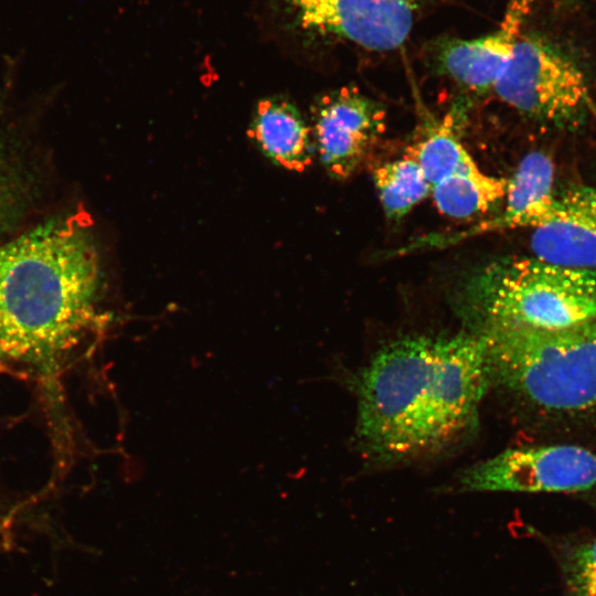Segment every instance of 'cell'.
Wrapping results in <instances>:
<instances>
[{
	"instance_id": "cell-5",
	"label": "cell",
	"mask_w": 596,
	"mask_h": 596,
	"mask_svg": "<svg viewBox=\"0 0 596 596\" xmlns=\"http://www.w3.org/2000/svg\"><path fill=\"white\" fill-rule=\"evenodd\" d=\"M493 92L521 114L547 123L572 120L589 102L582 71L551 45L532 36L520 35Z\"/></svg>"
},
{
	"instance_id": "cell-14",
	"label": "cell",
	"mask_w": 596,
	"mask_h": 596,
	"mask_svg": "<svg viewBox=\"0 0 596 596\" xmlns=\"http://www.w3.org/2000/svg\"><path fill=\"white\" fill-rule=\"evenodd\" d=\"M372 178L384 214L392 221L404 217L432 192L422 168L407 153L377 166Z\"/></svg>"
},
{
	"instance_id": "cell-15",
	"label": "cell",
	"mask_w": 596,
	"mask_h": 596,
	"mask_svg": "<svg viewBox=\"0 0 596 596\" xmlns=\"http://www.w3.org/2000/svg\"><path fill=\"white\" fill-rule=\"evenodd\" d=\"M422 168L430 187L454 174L478 167L450 125H440L407 149Z\"/></svg>"
},
{
	"instance_id": "cell-7",
	"label": "cell",
	"mask_w": 596,
	"mask_h": 596,
	"mask_svg": "<svg viewBox=\"0 0 596 596\" xmlns=\"http://www.w3.org/2000/svg\"><path fill=\"white\" fill-rule=\"evenodd\" d=\"M302 29L374 52L408 39L421 0H285Z\"/></svg>"
},
{
	"instance_id": "cell-6",
	"label": "cell",
	"mask_w": 596,
	"mask_h": 596,
	"mask_svg": "<svg viewBox=\"0 0 596 596\" xmlns=\"http://www.w3.org/2000/svg\"><path fill=\"white\" fill-rule=\"evenodd\" d=\"M467 492H576L596 488V453L578 445L509 448L461 472Z\"/></svg>"
},
{
	"instance_id": "cell-3",
	"label": "cell",
	"mask_w": 596,
	"mask_h": 596,
	"mask_svg": "<svg viewBox=\"0 0 596 596\" xmlns=\"http://www.w3.org/2000/svg\"><path fill=\"white\" fill-rule=\"evenodd\" d=\"M491 376L545 415L576 418L596 411V319L558 330L483 324Z\"/></svg>"
},
{
	"instance_id": "cell-2",
	"label": "cell",
	"mask_w": 596,
	"mask_h": 596,
	"mask_svg": "<svg viewBox=\"0 0 596 596\" xmlns=\"http://www.w3.org/2000/svg\"><path fill=\"white\" fill-rule=\"evenodd\" d=\"M98 283V254L82 213L0 245V360L54 369L93 324Z\"/></svg>"
},
{
	"instance_id": "cell-12",
	"label": "cell",
	"mask_w": 596,
	"mask_h": 596,
	"mask_svg": "<svg viewBox=\"0 0 596 596\" xmlns=\"http://www.w3.org/2000/svg\"><path fill=\"white\" fill-rule=\"evenodd\" d=\"M249 138L274 164L301 172L312 161V134L297 107L281 96L258 102L249 125Z\"/></svg>"
},
{
	"instance_id": "cell-16",
	"label": "cell",
	"mask_w": 596,
	"mask_h": 596,
	"mask_svg": "<svg viewBox=\"0 0 596 596\" xmlns=\"http://www.w3.org/2000/svg\"><path fill=\"white\" fill-rule=\"evenodd\" d=\"M561 568L571 596H596V539L564 551Z\"/></svg>"
},
{
	"instance_id": "cell-10",
	"label": "cell",
	"mask_w": 596,
	"mask_h": 596,
	"mask_svg": "<svg viewBox=\"0 0 596 596\" xmlns=\"http://www.w3.org/2000/svg\"><path fill=\"white\" fill-rule=\"evenodd\" d=\"M533 257L596 273V189L574 187L557 195L551 217L533 228Z\"/></svg>"
},
{
	"instance_id": "cell-9",
	"label": "cell",
	"mask_w": 596,
	"mask_h": 596,
	"mask_svg": "<svg viewBox=\"0 0 596 596\" xmlns=\"http://www.w3.org/2000/svg\"><path fill=\"white\" fill-rule=\"evenodd\" d=\"M532 0H509L499 28L476 39L443 41L436 52L439 70L478 94L493 91L520 38Z\"/></svg>"
},
{
	"instance_id": "cell-1",
	"label": "cell",
	"mask_w": 596,
	"mask_h": 596,
	"mask_svg": "<svg viewBox=\"0 0 596 596\" xmlns=\"http://www.w3.org/2000/svg\"><path fill=\"white\" fill-rule=\"evenodd\" d=\"M490 379L479 334L394 341L360 376L359 443L382 462L439 449L475 423Z\"/></svg>"
},
{
	"instance_id": "cell-13",
	"label": "cell",
	"mask_w": 596,
	"mask_h": 596,
	"mask_svg": "<svg viewBox=\"0 0 596 596\" xmlns=\"http://www.w3.org/2000/svg\"><path fill=\"white\" fill-rule=\"evenodd\" d=\"M508 180L479 167L454 174L432 187L437 210L451 219L481 216L504 200Z\"/></svg>"
},
{
	"instance_id": "cell-8",
	"label": "cell",
	"mask_w": 596,
	"mask_h": 596,
	"mask_svg": "<svg viewBox=\"0 0 596 596\" xmlns=\"http://www.w3.org/2000/svg\"><path fill=\"white\" fill-rule=\"evenodd\" d=\"M385 128V110L358 88L341 87L312 106V142L327 172L349 178Z\"/></svg>"
},
{
	"instance_id": "cell-11",
	"label": "cell",
	"mask_w": 596,
	"mask_h": 596,
	"mask_svg": "<svg viewBox=\"0 0 596 596\" xmlns=\"http://www.w3.org/2000/svg\"><path fill=\"white\" fill-rule=\"evenodd\" d=\"M503 211L468 230L444 235L443 238L423 240L424 245L441 246L473 235L502 230L531 227L545 223L552 215L557 194L554 191L555 169L552 159L541 151L528 153L510 179H507Z\"/></svg>"
},
{
	"instance_id": "cell-4",
	"label": "cell",
	"mask_w": 596,
	"mask_h": 596,
	"mask_svg": "<svg viewBox=\"0 0 596 596\" xmlns=\"http://www.w3.org/2000/svg\"><path fill=\"white\" fill-rule=\"evenodd\" d=\"M464 297L483 324L565 329L596 319V273L503 257L475 270Z\"/></svg>"
}]
</instances>
